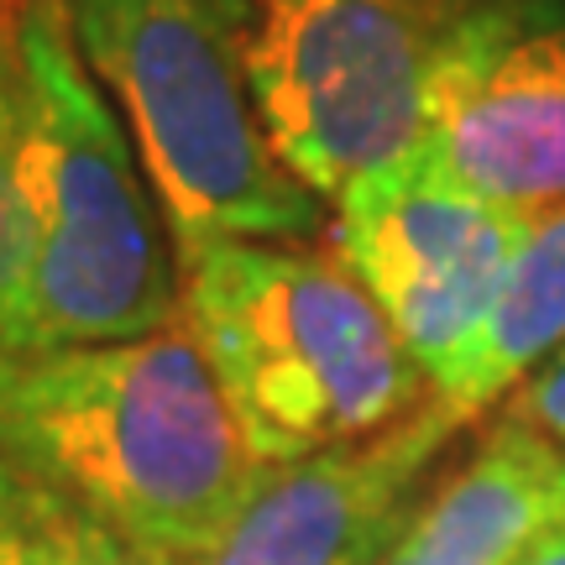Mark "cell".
Returning <instances> with one entry per match:
<instances>
[{
    "label": "cell",
    "instance_id": "cell-1",
    "mask_svg": "<svg viewBox=\"0 0 565 565\" xmlns=\"http://www.w3.org/2000/svg\"><path fill=\"white\" fill-rule=\"evenodd\" d=\"M0 471L126 545L194 565L263 461L194 335L168 324L110 345H0Z\"/></svg>",
    "mask_w": 565,
    "mask_h": 565
},
{
    "label": "cell",
    "instance_id": "cell-2",
    "mask_svg": "<svg viewBox=\"0 0 565 565\" xmlns=\"http://www.w3.org/2000/svg\"><path fill=\"white\" fill-rule=\"evenodd\" d=\"M179 324L263 466L383 435L435 393L335 252L204 242L179 252Z\"/></svg>",
    "mask_w": 565,
    "mask_h": 565
},
{
    "label": "cell",
    "instance_id": "cell-3",
    "mask_svg": "<svg viewBox=\"0 0 565 565\" xmlns=\"http://www.w3.org/2000/svg\"><path fill=\"white\" fill-rule=\"evenodd\" d=\"M63 11L84 68L137 141L179 252L309 242L330 225L257 116L236 0H63Z\"/></svg>",
    "mask_w": 565,
    "mask_h": 565
},
{
    "label": "cell",
    "instance_id": "cell-4",
    "mask_svg": "<svg viewBox=\"0 0 565 565\" xmlns=\"http://www.w3.org/2000/svg\"><path fill=\"white\" fill-rule=\"evenodd\" d=\"M11 38L32 126L38 263L0 345H110L179 324V246L63 0H21Z\"/></svg>",
    "mask_w": 565,
    "mask_h": 565
},
{
    "label": "cell",
    "instance_id": "cell-5",
    "mask_svg": "<svg viewBox=\"0 0 565 565\" xmlns=\"http://www.w3.org/2000/svg\"><path fill=\"white\" fill-rule=\"evenodd\" d=\"M508 0H236L252 100L324 204L419 152L435 89Z\"/></svg>",
    "mask_w": 565,
    "mask_h": 565
},
{
    "label": "cell",
    "instance_id": "cell-6",
    "mask_svg": "<svg viewBox=\"0 0 565 565\" xmlns=\"http://www.w3.org/2000/svg\"><path fill=\"white\" fill-rule=\"evenodd\" d=\"M534 221L445 183L408 152L330 200V252L435 387L477 335Z\"/></svg>",
    "mask_w": 565,
    "mask_h": 565
},
{
    "label": "cell",
    "instance_id": "cell-7",
    "mask_svg": "<svg viewBox=\"0 0 565 565\" xmlns=\"http://www.w3.org/2000/svg\"><path fill=\"white\" fill-rule=\"evenodd\" d=\"M414 158L519 215L565 210V0H508L471 32Z\"/></svg>",
    "mask_w": 565,
    "mask_h": 565
},
{
    "label": "cell",
    "instance_id": "cell-8",
    "mask_svg": "<svg viewBox=\"0 0 565 565\" xmlns=\"http://www.w3.org/2000/svg\"><path fill=\"white\" fill-rule=\"evenodd\" d=\"M461 429V414L429 393L383 435L263 466L242 513L194 565H383Z\"/></svg>",
    "mask_w": 565,
    "mask_h": 565
},
{
    "label": "cell",
    "instance_id": "cell-9",
    "mask_svg": "<svg viewBox=\"0 0 565 565\" xmlns=\"http://www.w3.org/2000/svg\"><path fill=\"white\" fill-rule=\"evenodd\" d=\"M555 519H565V450L498 414L482 445L424 492L383 565H513Z\"/></svg>",
    "mask_w": 565,
    "mask_h": 565
},
{
    "label": "cell",
    "instance_id": "cell-10",
    "mask_svg": "<svg viewBox=\"0 0 565 565\" xmlns=\"http://www.w3.org/2000/svg\"><path fill=\"white\" fill-rule=\"evenodd\" d=\"M565 345V210L534 221L519 257L508 263L503 288L466 341L456 366L435 383V398L477 424L492 404H503L540 362Z\"/></svg>",
    "mask_w": 565,
    "mask_h": 565
},
{
    "label": "cell",
    "instance_id": "cell-11",
    "mask_svg": "<svg viewBox=\"0 0 565 565\" xmlns=\"http://www.w3.org/2000/svg\"><path fill=\"white\" fill-rule=\"evenodd\" d=\"M17 21V17H11ZM38 263V200H32V126L17 38L0 32V341L11 335Z\"/></svg>",
    "mask_w": 565,
    "mask_h": 565
},
{
    "label": "cell",
    "instance_id": "cell-12",
    "mask_svg": "<svg viewBox=\"0 0 565 565\" xmlns=\"http://www.w3.org/2000/svg\"><path fill=\"white\" fill-rule=\"evenodd\" d=\"M0 565H179L152 550L126 545L121 534L47 503L26 482L6 477L0 498Z\"/></svg>",
    "mask_w": 565,
    "mask_h": 565
},
{
    "label": "cell",
    "instance_id": "cell-13",
    "mask_svg": "<svg viewBox=\"0 0 565 565\" xmlns=\"http://www.w3.org/2000/svg\"><path fill=\"white\" fill-rule=\"evenodd\" d=\"M498 414L529 429V435H540L555 450H565V345L508 393Z\"/></svg>",
    "mask_w": 565,
    "mask_h": 565
},
{
    "label": "cell",
    "instance_id": "cell-14",
    "mask_svg": "<svg viewBox=\"0 0 565 565\" xmlns=\"http://www.w3.org/2000/svg\"><path fill=\"white\" fill-rule=\"evenodd\" d=\"M513 565H565V519H555Z\"/></svg>",
    "mask_w": 565,
    "mask_h": 565
},
{
    "label": "cell",
    "instance_id": "cell-15",
    "mask_svg": "<svg viewBox=\"0 0 565 565\" xmlns=\"http://www.w3.org/2000/svg\"><path fill=\"white\" fill-rule=\"evenodd\" d=\"M17 11H21V0H0V32L11 26V17H17Z\"/></svg>",
    "mask_w": 565,
    "mask_h": 565
},
{
    "label": "cell",
    "instance_id": "cell-16",
    "mask_svg": "<svg viewBox=\"0 0 565 565\" xmlns=\"http://www.w3.org/2000/svg\"><path fill=\"white\" fill-rule=\"evenodd\" d=\"M0 498H6V471H0Z\"/></svg>",
    "mask_w": 565,
    "mask_h": 565
}]
</instances>
